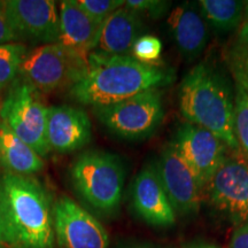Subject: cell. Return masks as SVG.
I'll return each instance as SVG.
<instances>
[{
  "label": "cell",
  "mask_w": 248,
  "mask_h": 248,
  "mask_svg": "<svg viewBox=\"0 0 248 248\" xmlns=\"http://www.w3.org/2000/svg\"><path fill=\"white\" fill-rule=\"evenodd\" d=\"M0 228L1 248H53V207L38 179L0 175Z\"/></svg>",
  "instance_id": "cell-1"
},
{
  "label": "cell",
  "mask_w": 248,
  "mask_h": 248,
  "mask_svg": "<svg viewBox=\"0 0 248 248\" xmlns=\"http://www.w3.org/2000/svg\"><path fill=\"white\" fill-rule=\"evenodd\" d=\"M88 75L71 88L68 97L82 105L102 107L139 93L169 84L170 71L138 61L132 55H107L91 52Z\"/></svg>",
  "instance_id": "cell-2"
},
{
  "label": "cell",
  "mask_w": 248,
  "mask_h": 248,
  "mask_svg": "<svg viewBox=\"0 0 248 248\" xmlns=\"http://www.w3.org/2000/svg\"><path fill=\"white\" fill-rule=\"evenodd\" d=\"M179 108L188 123L209 130L231 151L240 150L235 137L231 84L208 62L198 63L183 78Z\"/></svg>",
  "instance_id": "cell-3"
},
{
  "label": "cell",
  "mask_w": 248,
  "mask_h": 248,
  "mask_svg": "<svg viewBox=\"0 0 248 248\" xmlns=\"http://www.w3.org/2000/svg\"><path fill=\"white\" fill-rule=\"evenodd\" d=\"M70 181L80 197L104 213L117 209L125 177L122 161L105 151H86L71 164Z\"/></svg>",
  "instance_id": "cell-4"
},
{
  "label": "cell",
  "mask_w": 248,
  "mask_h": 248,
  "mask_svg": "<svg viewBox=\"0 0 248 248\" xmlns=\"http://www.w3.org/2000/svg\"><path fill=\"white\" fill-rule=\"evenodd\" d=\"M88 57L61 43L42 45L27 54L20 76L39 93L70 90L88 75Z\"/></svg>",
  "instance_id": "cell-5"
},
{
  "label": "cell",
  "mask_w": 248,
  "mask_h": 248,
  "mask_svg": "<svg viewBox=\"0 0 248 248\" xmlns=\"http://www.w3.org/2000/svg\"><path fill=\"white\" fill-rule=\"evenodd\" d=\"M47 108L39 92L21 76L9 85L0 104V121L43 159L51 153L46 139Z\"/></svg>",
  "instance_id": "cell-6"
},
{
  "label": "cell",
  "mask_w": 248,
  "mask_h": 248,
  "mask_svg": "<svg viewBox=\"0 0 248 248\" xmlns=\"http://www.w3.org/2000/svg\"><path fill=\"white\" fill-rule=\"evenodd\" d=\"M93 111L99 122L117 137L146 138L162 122V93L159 89H152L116 104L95 107Z\"/></svg>",
  "instance_id": "cell-7"
},
{
  "label": "cell",
  "mask_w": 248,
  "mask_h": 248,
  "mask_svg": "<svg viewBox=\"0 0 248 248\" xmlns=\"http://www.w3.org/2000/svg\"><path fill=\"white\" fill-rule=\"evenodd\" d=\"M210 203L235 223L248 219V157L241 150L226 154L206 187Z\"/></svg>",
  "instance_id": "cell-8"
},
{
  "label": "cell",
  "mask_w": 248,
  "mask_h": 248,
  "mask_svg": "<svg viewBox=\"0 0 248 248\" xmlns=\"http://www.w3.org/2000/svg\"><path fill=\"white\" fill-rule=\"evenodd\" d=\"M171 142L193 172L201 192L206 190L230 150L209 130L188 122L178 129Z\"/></svg>",
  "instance_id": "cell-9"
},
{
  "label": "cell",
  "mask_w": 248,
  "mask_h": 248,
  "mask_svg": "<svg viewBox=\"0 0 248 248\" xmlns=\"http://www.w3.org/2000/svg\"><path fill=\"white\" fill-rule=\"evenodd\" d=\"M53 221L61 248H108V234L101 223L66 195L55 201Z\"/></svg>",
  "instance_id": "cell-10"
},
{
  "label": "cell",
  "mask_w": 248,
  "mask_h": 248,
  "mask_svg": "<svg viewBox=\"0 0 248 248\" xmlns=\"http://www.w3.org/2000/svg\"><path fill=\"white\" fill-rule=\"evenodd\" d=\"M6 9L18 42L59 43L60 18L53 0H6Z\"/></svg>",
  "instance_id": "cell-11"
},
{
  "label": "cell",
  "mask_w": 248,
  "mask_h": 248,
  "mask_svg": "<svg viewBox=\"0 0 248 248\" xmlns=\"http://www.w3.org/2000/svg\"><path fill=\"white\" fill-rule=\"evenodd\" d=\"M156 170L172 208L182 214L198 212L202 192L171 141L163 147Z\"/></svg>",
  "instance_id": "cell-12"
},
{
  "label": "cell",
  "mask_w": 248,
  "mask_h": 248,
  "mask_svg": "<svg viewBox=\"0 0 248 248\" xmlns=\"http://www.w3.org/2000/svg\"><path fill=\"white\" fill-rule=\"evenodd\" d=\"M91 137V121L84 110L68 105L47 108L46 139L51 152L68 154L78 151Z\"/></svg>",
  "instance_id": "cell-13"
},
{
  "label": "cell",
  "mask_w": 248,
  "mask_h": 248,
  "mask_svg": "<svg viewBox=\"0 0 248 248\" xmlns=\"http://www.w3.org/2000/svg\"><path fill=\"white\" fill-rule=\"evenodd\" d=\"M132 204L138 215L152 225L170 226L176 222L175 209L153 166H146L136 176L132 185Z\"/></svg>",
  "instance_id": "cell-14"
},
{
  "label": "cell",
  "mask_w": 248,
  "mask_h": 248,
  "mask_svg": "<svg viewBox=\"0 0 248 248\" xmlns=\"http://www.w3.org/2000/svg\"><path fill=\"white\" fill-rule=\"evenodd\" d=\"M141 30L140 14L123 6L102 22L93 52L107 55H129L140 37Z\"/></svg>",
  "instance_id": "cell-15"
},
{
  "label": "cell",
  "mask_w": 248,
  "mask_h": 248,
  "mask_svg": "<svg viewBox=\"0 0 248 248\" xmlns=\"http://www.w3.org/2000/svg\"><path fill=\"white\" fill-rule=\"evenodd\" d=\"M60 39L59 43L80 54L89 55L94 49L101 22L93 20L79 7L76 0H63L59 6Z\"/></svg>",
  "instance_id": "cell-16"
},
{
  "label": "cell",
  "mask_w": 248,
  "mask_h": 248,
  "mask_svg": "<svg viewBox=\"0 0 248 248\" xmlns=\"http://www.w3.org/2000/svg\"><path fill=\"white\" fill-rule=\"evenodd\" d=\"M168 24L178 51L186 59H195L202 53L208 42L206 20L194 4H182L170 14Z\"/></svg>",
  "instance_id": "cell-17"
},
{
  "label": "cell",
  "mask_w": 248,
  "mask_h": 248,
  "mask_svg": "<svg viewBox=\"0 0 248 248\" xmlns=\"http://www.w3.org/2000/svg\"><path fill=\"white\" fill-rule=\"evenodd\" d=\"M228 63L234 82L235 137L248 157V46L240 39L229 51Z\"/></svg>",
  "instance_id": "cell-18"
},
{
  "label": "cell",
  "mask_w": 248,
  "mask_h": 248,
  "mask_svg": "<svg viewBox=\"0 0 248 248\" xmlns=\"http://www.w3.org/2000/svg\"><path fill=\"white\" fill-rule=\"evenodd\" d=\"M0 166L7 172L31 176L44 169V159L0 121Z\"/></svg>",
  "instance_id": "cell-19"
},
{
  "label": "cell",
  "mask_w": 248,
  "mask_h": 248,
  "mask_svg": "<svg viewBox=\"0 0 248 248\" xmlns=\"http://www.w3.org/2000/svg\"><path fill=\"white\" fill-rule=\"evenodd\" d=\"M198 4L204 20L218 31L233 30L239 27L244 18L245 1L200 0Z\"/></svg>",
  "instance_id": "cell-20"
},
{
  "label": "cell",
  "mask_w": 248,
  "mask_h": 248,
  "mask_svg": "<svg viewBox=\"0 0 248 248\" xmlns=\"http://www.w3.org/2000/svg\"><path fill=\"white\" fill-rule=\"evenodd\" d=\"M28 54L27 46L13 42L0 45V91L16 79Z\"/></svg>",
  "instance_id": "cell-21"
},
{
  "label": "cell",
  "mask_w": 248,
  "mask_h": 248,
  "mask_svg": "<svg viewBox=\"0 0 248 248\" xmlns=\"http://www.w3.org/2000/svg\"><path fill=\"white\" fill-rule=\"evenodd\" d=\"M77 4L90 17L98 22H104L117 9L123 7V0H76Z\"/></svg>",
  "instance_id": "cell-22"
},
{
  "label": "cell",
  "mask_w": 248,
  "mask_h": 248,
  "mask_svg": "<svg viewBox=\"0 0 248 248\" xmlns=\"http://www.w3.org/2000/svg\"><path fill=\"white\" fill-rule=\"evenodd\" d=\"M162 44L154 36H141L132 47V57L144 63L154 64L160 59Z\"/></svg>",
  "instance_id": "cell-23"
},
{
  "label": "cell",
  "mask_w": 248,
  "mask_h": 248,
  "mask_svg": "<svg viewBox=\"0 0 248 248\" xmlns=\"http://www.w3.org/2000/svg\"><path fill=\"white\" fill-rule=\"evenodd\" d=\"M128 7L137 13H146L150 16L157 18L167 12L169 8V1H159V0H128L124 4Z\"/></svg>",
  "instance_id": "cell-24"
},
{
  "label": "cell",
  "mask_w": 248,
  "mask_h": 248,
  "mask_svg": "<svg viewBox=\"0 0 248 248\" xmlns=\"http://www.w3.org/2000/svg\"><path fill=\"white\" fill-rule=\"evenodd\" d=\"M13 42H18V38L9 21L6 0H0V45Z\"/></svg>",
  "instance_id": "cell-25"
},
{
  "label": "cell",
  "mask_w": 248,
  "mask_h": 248,
  "mask_svg": "<svg viewBox=\"0 0 248 248\" xmlns=\"http://www.w3.org/2000/svg\"><path fill=\"white\" fill-rule=\"evenodd\" d=\"M230 248H248V219L234 230L230 241Z\"/></svg>",
  "instance_id": "cell-26"
},
{
  "label": "cell",
  "mask_w": 248,
  "mask_h": 248,
  "mask_svg": "<svg viewBox=\"0 0 248 248\" xmlns=\"http://www.w3.org/2000/svg\"><path fill=\"white\" fill-rule=\"evenodd\" d=\"M239 39L248 46V20L244 21V24H243V27H241V30H240Z\"/></svg>",
  "instance_id": "cell-27"
},
{
  "label": "cell",
  "mask_w": 248,
  "mask_h": 248,
  "mask_svg": "<svg viewBox=\"0 0 248 248\" xmlns=\"http://www.w3.org/2000/svg\"><path fill=\"white\" fill-rule=\"evenodd\" d=\"M185 248H216V247L214 246V245L206 244V243H194L192 245H188V246Z\"/></svg>",
  "instance_id": "cell-28"
},
{
  "label": "cell",
  "mask_w": 248,
  "mask_h": 248,
  "mask_svg": "<svg viewBox=\"0 0 248 248\" xmlns=\"http://www.w3.org/2000/svg\"><path fill=\"white\" fill-rule=\"evenodd\" d=\"M248 20V1H245V13H244V21Z\"/></svg>",
  "instance_id": "cell-29"
},
{
  "label": "cell",
  "mask_w": 248,
  "mask_h": 248,
  "mask_svg": "<svg viewBox=\"0 0 248 248\" xmlns=\"http://www.w3.org/2000/svg\"><path fill=\"white\" fill-rule=\"evenodd\" d=\"M132 248H152V247L148 246V245H137V246H135Z\"/></svg>",
  "instance_id": "cell-30"
},
{
  "label": "cell",
  "mask_w": 248,
  "mask_h": 248,
  "mask_svg": "<svg viewBox=\"0 0 248 248\" xmlns=\"http://www.w3.org/2000/svg\"><path fill=\"white\" fill-rule=\"evenodd\" d=\"M0 248H1V228H0Z\"/></svg>",
  "instance_id": "cell-31"
}]
</instances>
